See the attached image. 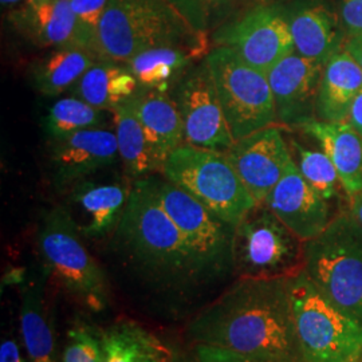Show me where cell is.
Here are the masks:
<instances>
[{
	"label": "cell",
	"instance_id": "obj_19",
	"mask_svg": "<svg viewBox=\"0 0 362 362\" xmlns=\"http://www.w3.org/2000/svg\"><path fill=\"white\" fill-rule=\"evenodd\" d=\"M296 128L314 137L334 164L342 189L349 197L362 191V136L348 121L306 118Z\"/></svg>",
	"mask_w": 362,
	"mask_h": 362
},
{
	"label": "cell",
	"instance_id": "obj_25",
	"mask_svg": "<svg viewBox=\"0 0 362 362\" xmlns=\"http://www.w3.org/2000/svg\"><path fill=\"white\" fill-rule=\"evenodd\" d=\"M103 61L88 49H54L31 69V81L35 89L46 97H57L73 88L91 66Z\"/></svg>",
	"mask_w": 362,
	"mask_h": 362
},
{
	"label": "cell",
	"instance_id": "obj_8",
	"mask_svg": "<svg viewBox=\"0 0 362 362\" xmlns=\"http://www.w3.org/2000/svg\"><path fill=\"white\" fill-rule=\"evenodd\" d=\"M233 270L239 278H293L305 270V243L264 204L235 227Z\"/></svg>",
	"mask_w": 362,
	"mask_h": 362
},
{
	"label": "cell",
	"instance_id": "obj_6",
	"mask_svg": "<svg viewBox=\"0 0 362 362\" xmlns=\"http://www.w3.org/2000/svg\"><path fill=\"white\" fill-rule=\"evenodd\" d=\"M161 173L233 227L258 206L223 152L184 144L168 156Z\"/></svg>",
	"mask_w": 362,
	"mask_h": 362
},
{
	"label": "cell",
	"instance_id": "obj_13",
	"mask_svg": "<svg viewBox=\"0 0 362 362\" xmlns=\"http://www.w3.org/2000/svg\"><path fill=\"white\" fill-rule=\"evenodd\" d=\"M223 153L257 204L264 203L294 161L282 130L275 125L236 140Z\"/></svg>",
	"mask_w": 362,
	"mask_h": 362
},
{
	"label": "cell",
	"instance_id": "obj_15",
	"mask_svg": "<svg viewBox=\"0 0 362 362\" xmlns=\"http://www.w3.org/2000/svg\"><path fill=\"white\" fill-rule=\"evenodd\" d=\"M327 202L306 181L297 163L293 161L263 204L306 243L324 233L332 221Z\"/></svg>",
	"mask_w": 362,
	"mask_h": 362
},
{
	"label": "cell",
	"instance_id": "obj_3",
	"mask_svg": "<svg viewBox=\"0 0 362 362\" xmlns=\"http://www.w3.org/2000/svg\"><path fill=\"white\" fill-rule=\"evenodd\" d=\"M160 46H179L200 59L209 54L208 33L194 30L167 0H109L97 35L101 59L127 64Z\"/></svg>",
	"mask_w": 362,
	"mask_h": 362
},
{
	"label": "cell",
	"instance_id": "obj_4",
	"mask_svg": "<svg viewBox=\"0 0 362 362\" xmlns=\"http://www.w3.org/2000/svg\"><path fill=\"white\" fill-rule=\"evenodd\" d=\"M288 293L302 361H360L361 322L334 306L305 270L288 279Z\"/></svg>",
	"mask_w": 362,
	"mask_h": 362
},
{
	"label": "cell",
	"instance_id": "obj_9",
	"mask_svg": "<svg viewBox=\"0 0 362 362\" xmlns=\"http://www.w3.org/2000/svg\"><path fill=\"white\" fill-rule=\"evenodd\" d=\"M206 58L235 141L278 122L266 74L228 47H215Z\"/></svg>",
	"mask_w": 362,
	"mask_h": 362
},
{
	"label": "cell",
	"instance_id": "obj_11",
	"mask_svg": "<svg viewBox=\"0 0 362 362\" xmlns=\"http://www.w3.org/2000/svg\"><path fill=\"white\" fill-rule=\"evenodd\" d=\"M215 47H228L246 64L263 74L294 52L286 10L278 6H258L216 28L212 34Z\"/></svg>",
	"mask_w": 362,
	"mask_h": 362
},
{
	"label": "cell",
	"instance_id": "obj_1",
	"mask_svg": "<svg viewBox=\"0 0 362 362\" xmlns=\"http://www.w3.org/2000/svg\"><path fill=\"white\" fill-rule=\"evenodd\" d=\"M290 279V278H288ZM288 279L239 278L187 326L197 345L302 361Z\"/></svg>",
	"mask_w": 362,
	"mask_h": 362
},
{
	"label": "cell",
	"instance_id": "obj_17",
	"mask_svg": "<svg viewBox=\"0 0 362 362\" xmlns=\"http://www.w3.org/2000/svg\"><path fill=\"white\" fill-rule=\"evenodd\" d=\"M132 185L125 179H85L71 187L65 208L81 235L95 239L116 231L129 200Z\"/></svg>",
	"mask_w": 362,
	"mask_h": 362
},
{
	"label": "cell",
	"instance_id": "obj_29",
	"mask_svg": "<svg viewBox=\"0 0 362 362\" xmlns=\"http://www.w3.org/2000/svg\"><path fill=\"white\" fill-rule=\"evenodd\" d=\"M106 122V112L73 95L61 98L52 105L42 118V128L46 136L55 141L81 130L105 128Z\"/></svg>",
	"mask_w": 362,
	"mask_h": 362
},
{
	"label": "cell",
	"instance_id": "obj_35",
	"mask_svg": "<svg viewBox=\"0 0 362 362\" xmlns=\"http://www.w3.org/2000/svg\"><path fill=\"white\" fill-rule=\"evenodd\" d=\"M339 19L349 37L362 34V0H341Z\"/></svg>",
	"mask_w": 362,
	"mask_h": 362
},
{
	"label": "cell",
	"instance_id": "obj_34",
	"mask_svg": "<svg viewBox=\"0 0 362 362\" xmlns=\"http://www.w3.org/2000/svg\"><path fill=\"white\" fill-rule=\"evenodd\" d=\"M179 13L187 19V22L194 30L208 33L207 13L203 7L202 0H167Z\"/></svg>",
	"mask_w": 362,
	"mask_h": 362
},
{
	"label": "cell",
	"instance_id": "obj_41",
	"mask_svg": "<svg viewBox=\"0 0 362 362\" xmlns=\"http://www.w3.org/2000/svg\"><path fill=\"white\" fill-rule=\"evenodd\" d=\"M0 3H1L3 8L11 10L13 13L18 11V10H22V8L28 6V0H0Z\"/></svg>",
	"mask_w": 362,
	"mask_h": 362
},
{
	"label": "cell",
	"instance_id": "obj_31",
	"mask_svg": "<svg viewBox=\"0 0 362 362\" xmlns=\"http://www.w3.org/2000/svg\"><path fill=\"white\" fill-rule=\"evenodd\" d=\"M64 362H101V337L88 325L74 326L67 333Z\"/></svg>",
	"mask_w": 362,
	"mask_h": 362
},
{
	"label": "cell",
	"instance_id": "obj_7",
	"mask_svg": "<svg viewBox=\"0 0 362 362\" xmlns=\"http://www.w3.org/2000/svg\"><path fill=\"white\" fill-rule=\"evenodd\" d=\"M81 236L65 206L52 208L39 228V254L47 276L90 310L103 311L109 299L107 281Z\"/></svg>",
	"mask_w": 362,
	"mask_h": 362
},
{
	"label": "cell",
	"instance_id": "obj_39",
	"mask_svg": "<svg viewBox=\"0 0 362 362\" xmlns=\"http://www.w3.org/2000/svg\"><path fill=\"white\" fill-rule=\"evenodd\" d=\"M344 50L349 52L350 55L353 57V59L362 69V34L349 37V39L344 45Z\"/></svg>",
	"mask_w": 362,
	"mask_h": 362
},
{
	"label": "cell",
	"instance_id": "obj_23",
	"mask_svg": "<svg viewBox=\"0 0 362 362\" xmlns=\"http://www.w3.org/2000/svg\"><path fill=\"white\" fill-rule=\"evenodd\" d=\"M140 85L128 66L103 59L91 66L71 88L73 95L94 106L110 112L125 104L139 91Z\"/></svg>",
	"mask_w": 362,
	"mask_h": 362
},
{
	"label": "cell",
	"instance_id": "obj_5",
	"mask_svg": "<svg viewBox=\"0 0 362 362\" xmlns=\"http://www.w3.org/2000/svg\"><path fill=\"white\" fill-rule=\"evenodd\" d=\"M305 272L334 306L362 324V227L350 212L305 243Z\"/></svg>",
	"mask_w": 362,
	"mask_h": 362
},
{
	"label": "cell",
	"instance_id": "obj_18",
	"mask_svg": "<svg viewBox=\"0 0 362 362\" xmlns=\"http://www.w3.org/2000/svg\"><path fill=\"white\" fill-rule=\"evenodd\" d=\"M127 103L143 125L156 172H161L168 156L185 144L176 101L169 93L140 88Z\"/></svg>",
	"mask_w": 362,
	"mask_h": 362
},
{
	"label": "cell",
	"instance_id": "obj_43",
	"mask_svg": "<svg viewBox=\"0 0 362 362\" xmlns=\"http://www.w3.org/2000/svg\"><path fill=\"white\" fill-rule=\"evenodd\" d=\"M46 1H47V0H28V6L33 7V8H35V7H38V6L46 3Z\"/></svg>",
	"mask_w": 362,
	"mask_h": 362
},
{
	"label": "cell",
	"instance_id": "obj_33",
	"mask_svg": "<svg viewBox=\"0 0 362 362\" xmlns=\"http://www.w3.org/2000/svg\"><path fill=\"white\" fill-rule=\"evenodd\" d=\"M196 356L199 362H300L291 358H281V357H262V356H251L243 354L233 350L214 348L206 345L196 346Z\"/></svg>",
	"mask_w": 362,
	"mask_h": 362
},
{
	"label": "cell",
	"instance_id": "obj_37",
	"mask_svg": "<svg viewBox=\"0 0 362 362\" xmlns=\"http://www.w3.org/2000/svg\"><path fill=\"white\" fill-rule=\"evenodd\" d=\"M0 362H27L13 339H4L0 346Z\"/></svg>",
	"mask_w": 362,
	"mask_h": 362
},
{
	"label": "cell",
	"instance_id": "obj_42",
	"mask_svg": "<svg viewBox=\"0 0 362 362\" xmlns=\"http://www.w3.org/2000/svg\"><path fill=\"white\" fill-rule=\"evenodd\" d=\"M146 362H170L169 361V353L168 354H164V356H160V357L152 358V360H149V361Z\"/></svg>",
	"mask_w": 362,
	"mask_h": 362
},
{
	"label": "cell",
	"instance_id": "obj_40",
	"mask_svg": "<svg viewBox=\"0 0 362 362\" xmlns=\"http://www.w3.org/2000/svg\"><path fill=\"white\" fill-rule=\"evenodd\" d=\"M350 214H351V216L354 219L358 221V224L362 227V191L360 194H357L351 197Z\"/></svg>",
	"mask_w": 362,
	"mask_h": 362
},
{
	"label": "cell",
	"instance_id": "obj_36",
	"mask_svg": "<svg viewBox=\"0 0 362 362\" xmlns=\"http://www.w3.org/2000/svg\"><path fill=\"white\" fill-rule=\"evenodd\" d=\"M233 0H202L203 7L206 10L208 19V27L211 28L220 23L228 13Z\"/></svg>",
	"mask_w": 362,
	"mask_h": 362
},
{
	"label": "cell",
	"instance_id": "obj_27",
	"mask_svg": "<svg viewBox=\"0 0 362 362\" xmlns=\"http://www.w3.org/2000/svg\"><path fill=\"white\" fill-rule=\"evenodd\" d=\"M113 122L118 155L127 175L139 180L156 172L143 125L128 103L113 110Z\"/></svg>",
	"mask_w": 362,
	"mask_h": 362
},
{
	"label": "cell",
	"instance_id": "obj_28",
	"mask_svg": "<svg viewBox=\"0 0 362 362\" xmlns=\"http://www.w3.org/2000/svg\"><path fill=\"white\" fill-rule=\"evenodd\" d=\"M100 337L101 362H146L168 354L156 337L132 322L115 325Z\"/></svg>",
	"mask_w": 362,
	"mask_h": 362
},
{
	"label": "cell",
	"instance_id": "obj_26",
	"mask_svg": "<svg viewBox=\"0 0 362 362\" xmlns=\"http://www.w3.org/2000/svg\"><path fill=\"white\" fill-rule=\"evenodd\" d=\"M46 278L47 274L43 270L40 276L23 287L21 327L28 362H57L54 333L43 302Z\"/></svg>",
	"mask_w": 362,
	"mask_h": 362
},
{
	"label": "cell",
	"instance_id": "obj_21",
	"mask_svg": "<svg viewBox=\"0 0 362 362\" xmlns=\"http://www.w3.org/2000/svg\"><path fill=\"white\" fill-rule=\"evenodd\" d=\"M294 52L300 57L326 64L344 50L336 16L322 4H299L286 11Z\"/></svg>",
	"mask_w": 362,
	"mask_h": 362
},
{
	"label": "cell",
	"instance_id": "obj_16",
	"mask_svg": "<svg viewBox=\"0 0 362 362\" xmlns=\"http://www.w3.org/2000/svg\"><path fill=\"white\" fill-rule=\"evenodd\" d=\"M324 64L291 52L267 74L278 122L296 127L315 115Z\"/></svg>",
	"mask_w": 362,
	"mask_h": 362
},
{
	"label": "cell",
	"instance_id": "obj_30",
	"mask_svg": "<svg viewBox=\"0 0 362 362\" xmlns=\"http://www.w3.org/2000/svg\"><path fill=\"white\" fill-rule=\"evenodd\" d=\"M290 144L298 152V168L311 187L322 194L326 200L337 194L339 177L336 167L324 151H311L303 148L294 139Z\"/></svg>",
	"mask_w": 362,
	"mask_h": 362
},
{
	"label": "cell",
	"instance_id": "obj_12",
	"mask_svg": "<svg viewBox=\"0 0 362 362\" xmlns=\"http://www.w3.org/2000/svg\"><path fill=\"white\" fill-rule=\"evenodd\" d=\"M173 90L185 144L226 152L235 140L220 105L207 58L192 66Z\"/></svg>",
	"mask_w": 362,
	"mask_h": 362
},
{
	"label": "cell",
	"instance_id": "obj_14",
	"mask_svg": "<svg viewBox=\"0 0 362 362\" xmlns=\"http://www.w3.org/2000/svg\"><path fill=\"white\" fill-rule=\"evenodd\" d=\"M119 158L116 133L105 128L86 129L52 141L49 156L52 181L59 191H69L79 181L115 165Z\"/></svg>",
	"mask_w": 362,
	"mask_h": 362
},
{
	"label": "cell",
	"instance_id": "obj_22",
	"mask_svg": "<svg viewBox=\"0 0 362 362\" xmlns=\"http://www.w3.org/2000/svg\"><path fill=\"white\" fill-rule=\"evenodd\" d=\"M362 89V69L349 52L342 50L324 66L315 115L329 122L346 121L350 106Z\"/></svg>",
	"mask_w": 362,
	"mask_h": 362
},
{
	"label": "cell",
	"instance_id": "obj_10",
	"mask_svg": "<svg viewBox=\"0 0 362 362\" xmlns=\"http://www.w3.org/2000/svg\"><path fill=\"white\" fill-rule=\"evenodd\" d=\"M156 194L177 226L202 278L233 270L235 227L167 179L152 177Z\"/></svg>",
	"mask_w": 362,
	"mask_h": 362
},
{
	"label": "cell",
	"instance_id": "obj_2",
	"mask_svg": "<svg viewBox=\"0 0 362 362\" xmlns=\"http://www.w3.org/2000/svg\"><path fill=\"white\" fill-rule=\"evenodd\" d=\"M116 240L122 252L156 282L180 287L202 279L177 226L156 194L151 176L133 182L117 226Z\"/></svg>",
	"mask_w": 362,
	"mask_h": 362
},
{
	"label": "cell",
	"instance_id": "obj_38",
	"mask_svg": "<svg viewBox=\"0 0 362 362\" xmlns=\"http://www.w3.org/2000/svg\"><path fill=\"white\" fill-rule=\"evenodd\" d=\"M346 121L362 136V89L350 106L349 116Z\"/></svg>",
	"mask_w": 362,
	"mask_h": 362
},
{
	"label": "cell",
	"instance_id": "obj_32",
	"mask_svg": "<svg viewBox=\"0 0 362 362\" xmlns=\"http://www.w3.org/2000/svg\"><path fill=\"white\" fill-rule=\"evenodd\" d=\"M69 1L77 16L79 26L90 43L93 52L97 54L98 27L109 0H69Z\"/></svg>",
	"mask_w": 362,
	"mask_h": 362
},
{
	"label": "cell",
	"instance_id": "obj_24",
	"mask_svg": "<svg viewBox=\"0 0 362 362\" xmlns=\"http://www.w3.org/2000/svg\"><path fill=\"white\" fill-rule=\"evenodd\" d=\"M200 59L194 52L179 46H160L132 57L125 64L141 89L169 93L184 74Z\"/></svg>",
	"mask_w": 362,
	"mask_h": 362
},
{
	"label": "cell",
	"instance_id": "obj_20",
	"mask_svg": "<svg viewBox=\"0 0 362 362\" xmlns=\"http://www.w3.org/2000/svg\"><path fill=\"white\" fill-rule=\"evenodd\" d=\"M13 19L15 26L23 30L39 46L81 47L93 52L69 0H47L35 8L27 6L13 13Z\"/></svg>",
	"mask_w": 362,
	"mask_h": 362
}]
</instances>
